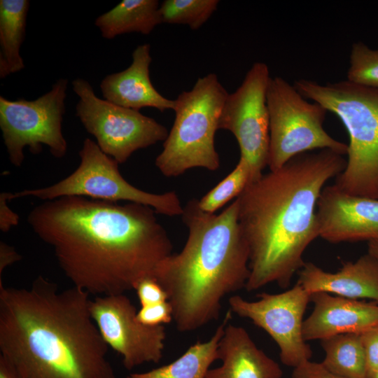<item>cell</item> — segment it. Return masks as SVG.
Here are the masks:
<instances>
[{"label": "cell", "mask_w": 378, "mask_h": 378, "mask_svg": "<svg viewBox=\"0 0 378 378\" xmlns=\"http://www.w3.org/2000/svg\"><path fill=\"white\" fill-rule=\"evenodd\" d=\"M291 378H345L328 370L321 363L307 360L294 368Z\"/></svg>", "instance_id": "f1b7e54d"}, {"label": "cell", "mask_w": 378, "mask_h": 378, "mask_svg": "<svg viewBox=\"0 0 378 378\" xmlns=\"http://www.w3.org/2000/svg\"><path fill=\"white\" fill-rule=\"evenodd\" d=\"M270 78L265 63H254L241 85L228 94L218 120V130H228L236 138L239 158L250 167V182L260 178L267 166L270 125L266 92Z\"/></svg>", "instance_id": "8fae6325"}, {"label": "cell", "mask_w": 378, "mask_h": 378, "mask_svg": "<svg viewBox=\"0 0 378 378\" xmlns=\"http://www.w3.org/2000/svg\"><path fill=\"white\" fill-rule=\"evenodd\" d=\"M155 214L143 204L66 196L36 206L27 221L74 286L100 296L134 290L173 253Z\"/></svg>", "instance_id": "6da1fadb"}, {"label": "cell", "mask_w": 378, "mask_h": 378, "mask_svg": "<svg viewBox=\"0 0 378 378\" xmlns=\"http://www.w3.org/2000/svg\"><path fill=\"white\" fill-rule=\"evenodd\" d=\"M373 378H378V368H377V370H376V372H375V373L374 374Z\"/></svg>", "instance_id": "836d02e7"}, {"label": "cell", "mask_w": 378, "mask_h": 378, "mask_svg": "<svg viewBox=\"0 0 378 378\" xmlns=\"http://www.w3.org/2000/svg\"><path fill=\"white\" fill-rule=\"evenodd\" d=\"M136 318L145 326H164L173 321L172 309L168 301L142 306L137 311Z\"/></svg>", "instance_id": "484cf974"}, {"label": "cell", "mask_w": 378, "mask_h": 378, "mask_svg": "<svg viewBox=\"0 0 378 378\" xmlns=\"http://www.w3.org/2000/svg\"><path fill=\"white\" fill-rule=\"evenodd\" d=\"M346 164L343 155L328 148L300 153L250 182L235 199L249 250L247 291L271 283L289 286L306 248L319 237L320 194Z\"/></svg>", "instance_id": "7a4b0ae2"}, {"label": "cell", "mask_w": 378, "mask_h": 378, "mask_svg": "<svg viewBox=\"0 0 378 378\" xmlns=\"http://www.w3.org/2000/svg\"><path fill=\"white\" fill-rule=\"evenodd\" d=\"M346 80L356 85L378 88V49L363 42L353 43Z\"/></svg>", "instance_id": "d4e9b609"}, {"label": "cell", "mask_w": 378, "mask_h": 378, "mask_svg": "<svg viewBox=\"0 0 378 378\" xmlns=\"http://www.w3.org/2000/svg\"><path fill=\"white\" fill-rule=\"evenodd\" d=\"M160 6L158 0H123L99 15L94 24L106 39L131 32L148 35L162 23Z\"/></svg>", "instance_id": "ffe728a7"}, {"label": "cell", "mask_w": 378, "mask_h": 378, "mask_svg": "<svg viewBox=\"0 0 378 378\" xmlns=\"http://www.w3.org/2000/svg\"><path fill=\"white\" fill-rule=\"evenodd\" d=\"M28 0L0 1V78L18 72L24 64L20 48L26 34Z\"/></svg>", "instance_id": "44dd1931"}, {"label": "cell", "mask_w": 378, "mask_h": 378, "mask_svg": "<svg viewBox=\"0 0 378 378\" xmlns=\"http://www.w3.org/2000/svg\"><path fill=\"white\" fill-rule=\"evenodd\" d=\"M316 216L319 237L328 242L378 241V200L327 186L318 200Z\"/></svg>", "instance_id": "5bb4252c"}, {"label": "cell", "mask_w": 378, "mask_h": 378, "mask_svg": "<svg viewBox=\"0 0 378 378\" xmlns=\"http://www.w3.org/2000/svg\"><path fill=\"white\" fill-rule=\"evenodd\" d=\"M181 216L188 231L186 244L160 262L154 278L167 295L176 329L188 332L218 319L223 298L245 288L249 250L236 200L215 214L192 199Z\"/></svg>", "instance_id": "277c9868"}, {"label": "cell", "mask_w": 378, "mask_h": 378, "mask_svg": "<svg viewBox=\"0 0 378 378\" xmlns=\"http://www.w3.org/2000/svg\"><path fill=\"white\" fill-rule=\"evenodd\" d=\"M21 260V255L15 248L1 241L0 242V278L4 270L9 265Z\"/></svg>", "instance_id": "4dcf8cb0"}, {"label": "cell", "mask_w": 378, "mask_h": 378, "mask_svg": "<svg viewBox=\"0 0 378 378\" xmlns=\"http://www.w3.org/2000/svg\"><path fill=\"white\" fill-rule=\"evenodd\" d=\"M309 293L326 292L346 298L369 299L378 303V260L370 253L347 262L336 272L304 262L298 281Z\"/></svg>", "instance_id": "2e32d148"}, {"label": "cell", "mask_w": 378, "mask_h": 378, "mask_svg": "<svg viewBox=\"0 0 378 378\" xmlns=\"http://www.w3.org/2000/svg\"><path fill=\"white\" fill-rule=\"evenodd\" d=\"M141 307L168 301V297L154 277L140 280L134 287Z\"/></svg>", "instance_id": "4316f807"}, {"label": "cell", "mask_w": 378, "mask_h": 378, "mask_svg": "<svg viewBox=\"0 0 378 378\" xmlns=\"http://www.w3.org/2000/svg\"><path fill=\"white\" fill-rule=\"evenodd\" d=\"M78 154L80 164L69 176L48 187L10 192V200L34 197L48 201L80 196L113 202L127 201L150 206L158 214L181 216L183 206L174 191L155 194L134 187L120 174L119 163L102 152L92 139L84 140Z\"/></svg>", "instance_id": "52a82bcc"}, {"label": "cell", "mask_w": 378, "mask_h": 378, "mask_svg": "<svg viewBox=\"0 0 378 378\" xmlns=\"http://www.w3.org/2000/svg\"><path fill=\"white\" fill-rule=\"evenodd\" d=\"M67 85V79L60 78L49 92L31 101L0 97V128L9 160L15 167L22 166L26 146L34 155L41 152L43 145L56 158L66 154L62 123Z\"/></svg>", "instance_id": "9c48e42d"}, {"label": "cell", "mask_w": 378, "mask_h": 378, "mask_svg": "<svg viewBox=\"0 0 378 378\" xmlns=\"http://www.w3.org/2000/svg\"><path fill=\"white\" fill-rule=\"evenodd\" d=\"M314 309L304 321L306 342L344 333L362 334L378 326V303L364 302L326 292L311 294Z\"/></svg>", "instance_id": "9a60e30c"}, {"label": "cell", "mask_w": 378, "mask_h": 378, "mask_svg": "<svg viewBox=\"0 0 378 378\" xmlns=\"http://www.w3.org/2000/svg\"><path fill=\"white\" fill-rule=\"evenodd\" d=\"M132 62L125 70L107 75L101 82L104 99L118 106L139 111L144 107L160 111L173 110L174 100L162 96L150 78L152 62L150 46H138L132 54Z\"/></svg>", "instance_id": "e0dca14e"}, {"label": "cell", "mask_w": 378, "mask_h": 378, "mask_svg": "<svg viewBox=\"0 0 378 378\" xmlns=\"http://www.w3.org/2000/svg\"><path fill=\"white\" fill-rule=\"evenodd\" d=\"M248 301L239 295L229 298L230 309L251 320L276 343L283 364L296 368L310 360L312 351L302 333L303 316L311 293L297 282L290 289L276 294L262 293Z\"/></svg>", "instance_id": "7c38bea8"}, {"label": "cell", "mask_w": 378, "mask_h": 378, "mask_svg": "<svg viewBox=\"0 0 378 378\" xmlns=\"http://www.w3.org/2000/svg\"><path fill=\"white\" fill-rule=\"evenodd\" d=\"M228 94L211 73L174 99V122L155 160L164 176L176 177L195 167L212 172L219 168L214 138Z\"/></svg>", "instance_id": "8992f818"}, {"label": "cell", "mask_w": 378, "mask_h": 378, "mask_svg": "<svg viewBox=\"0 0 378 378\" xmlns=\"http://www.w3.org/2000/svg\"><path fill=\"white\" fill-rule=\"evenodd\" d=\"M72 88L79 97L76 115L96 139L102 151L119 164L135 151L167 137L169 132L163 125L139 111L99 98L88 80L78 78L73 80Z\"/></svg>", "instance_id": "30bf717a"}, {"label": "cell", "mask_w": 378, "mask_h": 378, "mask_svg": "<svg viewBox=\"0 0 378 378\" xmlns=\"http://www.w3.org/2000/svg\"><path fill=\"white\" fill-rule=\"evenodd\" d=\"M220 366L209 369L205 378H281L280 365L259 349L248 332L230 323L218 345Z\"/></svg>", "instance_id": "ac0fdd59"}, {"label": "cell", "mask_w": 378, "mask_h": 378, "mask_svg": "<svg viewBox=\"0 0 378 378\" xmlns=\"http://www.w3.org/2000/svg\"><path fill=\"white\" fill-rule=\"evenodd\" d=\"M269 115L270 171L283 167L298 154L328 148L346 155L347 144L329 135L323 128L328 111L309 102L281 77L270 78L266 92Z\"/></svg>", "instance_id": "ba28073f"}, {"label": "cell", "mask_w": 378, "mask_h": 378, "mask_svg": "<svg viewBox=\"0 0 378 378\" xmlns=\"http://www.w3.org/2000/svg\"><path fill=\"white\" fill-rule=\"evenodd\" d=\"M293 85L335 113L348 132L346 164L334 185L345 193L378 200V88L347 80L322 85L300 79Z\"/></svg>", "instance_id": "5b68a950"}, {"label": "cell", "mask_w": 378, "mask_h": 378, "mask_svg": "<svg viewBox=\"0 0 378 378\" xmlns=\"http://www.w3.org/2000/svg\"><path fill=\"white\" fill-rule=\"evenodd\" d=\"M321 364L345 378H369L365 351L360 334L344 333L323 339Z\"/></svg>", "instance_id": "7402d4cb"}, {"label": "cell", "mask_w": 378, "mask_h": 378, "mask_svg": "<svg viewBox=\"0 0 378 378\" xmlns=\"http://www.w3.org/2000/svg\"><path fill=\"white\" fill-rule=\"evenodd\" d=\"M368 253L378 260V241L372 240L368 241Z\"/></svg>", "instance_id": "d6a6232c"}, {"label": "cell", "mask_w": 378, "mask_h": 378, "mask_svg": "<svg viewBox=\"0 0 378 378\" xmlns=\"http://www.w3.org/2000/svg\"><path fill=\"white\" fill-rule=\"evenodd\" d=\"M90 311L108 346L122 356L125 369L161 360L165 327L140 323L136 307L125 293L96 296L90 300Z\"/></svg>", "instance_id": "4fadbf2b"}, {"label": "cell", "mask_w": 378, "mask_h": 378, "mask_svg": "<svg viewBox=\"0 0 378 378\" xmlns=\"http://www.w3.org/2000/svg\"><path fill=\"white\" fill-rule=\"evenodd\" d=\"M365 351L369 378H373L378 368V326L360 334Z\"/></svg>", "instance_id": "83f0119b"}, {"label": "cell", "mask_w": 378, "mask_h": 378, "mask_svg": "<svg viewBox=\"0 0 378 378\" xmlns=\"http://www.w3.org/2000/svg\"><path fill=\"white\" fill-rule=\"evenodd\" d=\"M90 300L42 276L29 288L0 281V354L26 378H116Z\"/></svg>", "instance_id": "3957f363"}, {"label": "cell", "mask_w": 378, "mask_h": 378, "mask_svg": "<svg viewBox=\"0 0 378 378\" xmlns=\"http://www.w3.org/2000/svg\"><path fill=\"white\" fill-rule=\"evenodd\" d=\"M231 318L229 309L208 341L196 342L174 361L147 372L132 373L126 378H205L211 365L218 360L219 342Z\"/></svg>", "instance_id": "d6986e66"}, {"label": "cell", "mask_w": 378, "mask_h": 378, "mask_svg": "<svg viewBox=\"0 0 378 378\" xmlns=\"http://www.w3.org/2000/svg\"><path fill=\"white\" fill-rule=\"evenodd\" d=\"M218 0H165L160 6L162 22L200 28L216 10Z\"/></svg>", "instance_id": "603a6c76"}, {"label": "cell", "mask_w": 378, "mask_h": 378, "mask_svg": "<svg viewBox=\"0 0 378 378\" xmlns=\"http://www.w3.org/2000/svg\"><path fill=\"white\" fill-rule=\"evenodd\" d=\"M0 378H26L4 356L0 354Z\"/></svg>", "instance_id": "1f68e13d"}, {"label": "cell", "mask_w": 378, "mask_h": 378, "mask_svg": "<svg viewBox=\"0 0 378 378\" xmlns=\"http://www.w3.org/2000/svg\"><path fill=\"white\" fill-rule=\"evenodd\" d=\"M251 181L248 164L239 158L234 169L200 200L199 207L204 212L214 214L226 203L241 193Z\"/></svg>", "instance_id": "cb8c5ba5"}, {"label": "cell", "mask_w": 378, "mask_h": 378, "mask_svg": "<svg viewBox=\"0 0 378 378\" xmlns=\"http://www.w3.org/2000/svg\"><path fill=\"white\" fill-rule=\"evenodd\" d=\"M8 192H4L0 194V230L2 232H8L13 227L19 223L20 216L13 211L8 203Z\"/></svg>", "instance_id": "f546056e"}]
</instances>
